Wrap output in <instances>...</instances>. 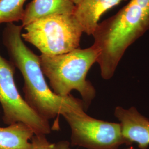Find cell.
Wrapping results in <instances>:
<instances>
[{
  "instance_id": "cell-1",
  "label": "cell",
  "mask_w": 149,
  "mask_h": 149,
  "mask_svg": "<svg viewBox=\"0 0 149 149\" xmlns=\"http://www.w3.org/2000/svg\"><path fill=\"white\" fill-rule=\"evenodd\" d=\"M21 25L6 24L2 32V42L10 61L21 72L24 80V100L43 119L58 117L68 112L85 111L82 100L70 95L61 97L49 88L41 68L39 56L24 43Z\"/></svg>"
},
{
  "instance_id": "cell-2",
  "label": "cell",
  "mask_w": 149,
  "mask_h": 149,
  "mask_svg": "<svg viewBox=\"0 0 149 149\" xmlns=\"http://www.w3.org/2000/svg\"><path fill=\"white\" fill-rule=\"evenodd\" d=\"M149 29V0H130L109 18L99 23L92 36L98 52L102 77L115 74L126 50Z\"/></svg>"
},
{
  "instance_id": "cell-3",
  "label": "cell",
  "mask_w": 149,
  "mask_h": 149,
  "mask_svg": "<svg viewBox=\"0 0 149 149\" xmlns=\"http://www.w3.org/2000/svg\"><path fill=\"white\" fill-rule=\"evenodd\" d=\"M98 56V52L93 45L60 55H39L43 74L49 80L54 93L65 97L72 91H78L85 111L96 96L95 88L86 77Z\"/></svg>"
},
{
  "instance_id": "cell-4",
  "label": "cell",
  "mask_w": 149,
  "mask_h": 149,
  "mask_svg": "<svg viewBox=\"0 0 149 149\" xmlns=\"http://www.w3.org/2000/svg\"><path fill=\"white\" fill-rule=\"evenodd\" d=\"M22 37L47 55L67 53L80 48L82 28L74 14L48 16L23 28Z\"/></svg>"
},
{
  "instance_id": "cell-5",
  "label": "cell",
  "mask_w": 149,
  "mask_h": 149,
  "mask_svg": "<svg viewBox=\"0 0 149 149\" xmlns=\"http://www.w3.org/2000/svg\"><path fill=\"white\" fill-rule=\"evenodd\" d=\"M16 67L0 54V104L7 125L23 123L33 130L36 135L51 133L49 121L40 117L28 104L18 92L14 79Z\"/></svg>"
},
{
  "instance_id": "cell-6",
  "label": "cell",
  "mask_w": 149,
  "mask_h": 149,
  "mask_svg": "<svg viewBox=\"0 0 149 149\" xmlns=\"http://www.w3.org/2000/svg\"><path fill=\"white\" fill-rule=\"evenodd\" d=\"M71 131V145L86 149H118L129 145L123 136L120 123L91 117L85 111L68 112L63 115Z\"/></svg>"
},
{
  "instance_id": "cell-7",
  "label": "cell",
  "mask_w": 149,
  "mask_h": 149,
  "mask_svg": "<svg viewBox=\"0 0 149 149\" xmlns=\"http://www.w3.org/2000/svg\"><path fill=\"white\" fill-rule=\"evenodd\" d=\"M114 114L120 122L123 136L129 145L135 143L140 149H147L149 146V119L140 113L135 107L125 109L117 106Z\"/></svg>"
},
{
  "instance_id": "cell-8",
  "label": "cell",
  "mask_w": 149,
  "mask_h": 149,
  "mask_svg": "<svg viewBox=\"0 0 149 149\" xmlns=\"http://www.w3.org/2000/svg\"><path fill=\"white\" fill-rule=\"evenodd\" d=\"M124 1L126 0H82L76 6L74 15L84 33L92 36L102 15Z\"/></svg>"
},
{
  "instance_id": "cell-9",
  "label": "cell",
  "mask_w": 149,
  "mask_h": 149,
  "mask_svg": "<svg viewBox=\"0 0 149 149\" xmlns=\"http://www.w3.org/2000/svg\"><path fill=\"white\" fill-rule=\"evenodd\" d=\"M76 6L70 0H32L24 9L22 19L23 28L48 16L74 14Z\"/></svg>"
},
{
  "instance_id": "cell-10",
  "label": "cell",
  "mask_w": 149,
  "mask_h": 149,
  "mask_svg": "<svg viewBox=\"0 0 149 149\" xmlns=\"http://www.w3.org/2000/svg\"><path fill=\"white\" fill-rule=\"evenodd\" d=\"M34 134L31 127L23 123L0 127V149H32L31 140Z\"/></svg>"
},
{
  "instance_id": "cell-11",
  "label": "cell",
  "mask_w": 149,
  "mask_h": 149,
  "mask_svg": "<svg viewBox=\"0 0 149 149\" xmlns=\"http://www.w3.org/2000/svg\"><path fill=\"white\" fill-rule=\"evenodd\" d=\"M27 0H0V24L21 21Z\"/></svg>"
},
{
  "instance_id": "cell-12",
  "label": "cell",
  "mask_w": 149,
  "mask_h": 149,
  "mask_svg": "<svg viewBox=\"0 0 149 149\" xmlns=\"http://www.w3.org/2000/svg\"><path fill=\"white\" fill-rule=\"evenodd\" d=\"M32 149H71L70 143L66 140L57 143L49 142L44 134H34L31 139Z\"/></svg>"
},
{
  "instance_id": "cell-13",
  "label": "cell",
  "mask_w": 149,
  "mask_h": 149,
  "mask_svg": "<svg viewBox=\"0 0 149 149\" xmlns=\"http://www.w3.org/2000/svg\"><path fill=\"white\" fill-rule=\"evenodd\" d=\"M70 1L74 4V5L76 6L79 5L82 2V0H70Z\"/></svg>"
},
{
  "instance_id": "cell-14",
  "label": "cell",
  "mask_w": 149,
  "mask_h": 149,
  "mask_svg": "<svg viewBox=\"0 0 149 149\" xmlns=\"http://www.w3.org/2000/svg\"><path fill=\"white\" fill-rule=\"evenodd\" d=\"M134 149V148L133 147V146H130V147H129V148H127V149Z\"/></svg>"
}]
</instances>
